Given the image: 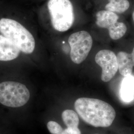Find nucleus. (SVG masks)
<instances>
[{"label":"nucleus","mask_w":134,"mask_h":134,"mask_svg":"<svg viewBox=\"0 0 134 134\" xmlns=\"http://www.w3.org/2000/svg\"><path fill=\"white\" fill-rule=\"evenodd\" d=\"M77 114L88 124L95 127H108L116 117L113 107L104 101L87 97L79 98L75 102Z\"/></svg>","instance_id":"nucleus-1"},{"label":"nucleus","mask_w":134,"mask_h":134,"mask_svg":"<svg viewBox=\"0 0 134 134\" xmlns=\"http://www.w3.org/2000/svg\"><path fill=\"white\" fill-rule=\"evenodd\" d=\"M0 34L13 42L23 53L29 54L34 50L35 42L33 35L14 19L6 18L0 19Z\"/></svg>","instance_id":"nucleus-2"},{"label":"nucleus","mask_w":134,"mask_h":134,"mask_svg":"<svg viewBox=\"0 0 134 134\" xmlns=\"http://www.w3.org/2000/svg\"><path fill=\"white\" fill-rule=\"evenodd\" d=\"M48 10L53 28L65 32L72 27L75 20L73 6L69 0H49Z\"/></svg>","instance_id":"nucleus-3"},{"label":"nucleus","mask_w":134,"mask_h":134,"mask_svg":"<svg viewBox=\"0 0 134 134\" xmlns=\"http://www.w3.org/2000/svg\"><path fill=\"white\" fill-rule=\"evenodd\" d=\"M30 92L24 84L14 81L0 83V103L12 108L24 105L29 100Z\"/></svg>","instance_id":"nucleus-4"},{"label":"nucleus","mask_w":134,"mask_h":134,"mask_svg":"<svg viewBox=\"0 0 134 134\" xmlns=\"http://www.w3.org/2000/svg\"><path fill=\"white\" fill-rule=\"evenodd\" d=\"M68 42L71 48L72 61L80 64L86 59L91 50L93 40L90 34L86 31H81L71 35Z\"/></svg>","instance_id":"nucleus-5"},{"label":"nucleus","mask_w":134,"mask_h":134,"mask_svg":"<svg viewBox=\"0 0 134 134\" xmlns=\"http://www.w3.org/2000/svg\"><path fill=\"white\" fill-rule=\"evenodd\" d=\"M95 61L102 68L101 80L104 82L110 81L118 71L115 53L109 50H102L96 54Z\"/></svg>","instance_id":"nucleus-6"},{"label":"nucleus","mask_w":134,"mask_h":134,"mask_svg":"<svg viewBox=\"0 0 134 134\" xmlns=\"http://www.w3.org/2000/svg\"><path fill=\"white\" fill-rule=\"evenodd\" d=\"M20 50L9 39L0 34V62H9L19 57Z\"/></svg>","instance_id":"nucleus-7"},{"label":"nucleus","mask_w":134,"mask_h":134,"mask_svg":"<svg viewBox=\"0 0 134 134\" xmlns=\"http://www.w3.org/2000/svg\"><path fill=\"white\" fill-rule=\"evenodd\" d=\"M116 58L120 74L124 77L131 75L134 67L131 54L121 51L117 54Z\"/></svg>","instance_id":"nucleus-8"},{"label":"nucleus","mask_w":134,"mask_h":134,"mask_svg":"<svg viewBox=\"0 0 134 134\" xmlns=\"http://www.w3.org/2000/svg\"><path fill=\"white\" fill-rule=\"evenodd\" d=\"M96 24L101 28L108 29L112 27L117 22L119 19L115 13L107 10H100L97 13Z\"/></svg>","instance_id":"nucleus-9"},{"label":"nucleus","mask_w":134,"mask_h":134,"mask_svg":"<svg viewBox=\"0 0 134 134\" xmlns=\"http://www.w3.org/2000/svg\"><path fill=\"white\" fill-rule=\"evenodd\" d=\"M120 96L122 100L125 102H130L134 99V77L130 75L125 77L123 80Z\"/></svg>","instance_id":"nucleus-10"},{"label":"nucleus","mask_w":134,"mask_h":134,"mask_svg":"<svg viewBox=\"0 0 134 134\" xmlns=\"http://www.w3.org/2000/svg\"><path fill=\"white\" fill-rule=\"evenodd\" d=\"M129 7L128 0H110L106 5L105 9L110 12L121 14L128 10Z\"/></svg>","instance_id":"nucleus-11"},{"label":"nucleus","mask_w":134,"mask_h":134,"mask_svg":"<svg viewBox=\"0 0 134 134\" xmlns=\"http://www.w3.org/2000/svg\"><path fill=\"white\" fill-rule=\"evenodd\" d=\"M62 117L67 127H78L80 122L79 117L77 113L74 110H64L62 114Z\"/></svg>","instance_id":"nucleus-12"},{"label":"nucleus","mask_w":134,"mask_h":134,"mask_svg":"<svg viewBox=\"0 0 134 134\" xmlns=\"http://www.w3.org/2000/svg\"><path fill=\"white\" fill-rule=\"evenodd\" d=\"M127 26L123 23L117 22L112 27L108 29L110 38L117 40L122 38L127 31Z\"/></svg>","instance_id":"nucleus-13"},{"label":"nucleus","mask_w":134,"mask_h":134,"mask_svg":"<svg viewBox=\"0 0 134 134\" xmlns=\"http://www.w3.org/2000/svg\"><path fill=\"white\" fill-rule=\"evenodd\" d=\"M47 127L49 132L52 134H60L63 130L60 125L53 121L48 122Z\"/></svg>","instance_id":"nucleus-14"},{"label":"nucleus","mask_w":134,"mask_h":134,"mask_svg":"<svg viewBox=\"0 0 134 134\" xmlns=\"http://www.w3.org/2000/svg\"><path fill=\"white\" fill-rule=\"evenodd\" d=\"M60 134H81V132L78 127H69L63 129Z\"/></svg>","instance_id":"nucleus-15"},{"label":"nucleus","mask_w":134,"mask_h":134,"mask_svg":"<svg viewBox=\"0 0 134 134\" xmlns=\"http://www.w3.org/2000/svg\"><path fill=\"white\" fill-rule=\"evenodd\" d=\"M131 54L132 59V61H133V64H134V48H133V51H132V53H131Z\"/></svg>","instance_id":"nucleus-16"},{"label":"nucleus","mask_w":134,"mask_h":134,"mask_svg":"<svg viewBox=\"0 0 134 134\" xmlns=\"http://www.w3.org/2000/svg\"><path fill=\"white\" fill-rule=\"evenodd\" d=\"M133 20H134V12H133Z\"/></svg>","instance_id":"nucleus-17"},{"label":"nucleus","mask_w":134,"mask_h":134,"mask_svg":"<svg viewBox=\"0 0 134 134\" xmlns=\"http://www.w3.org/2000/svg\"><path fill=\"white\" fill-rule=\"evenodd\" d=\"M109 1H110V0H109Z\"/></svg>","instance_id":"nucleus-18"}]
</instances>
